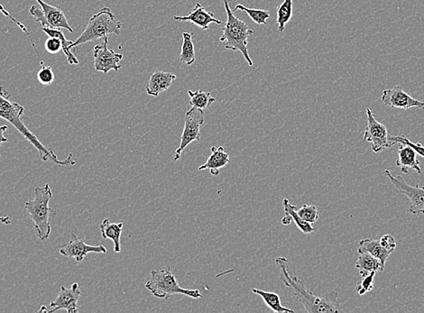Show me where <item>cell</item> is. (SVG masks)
Segmentation results:
<instances>
[{
  "mask_svg": "<svg viewBox=\"0 0 424 313\" xmlns=\"http://www.w3.org/2000/svg\"><path fill=\"white\" fill-rule=\"evenodd\" d=\"M283 205L284 213H286V215L291 217L293 222H295L299 230L303 231L304 234H312V232L316 230V228L312 227V224L304 222V220L298 215L297 207L291 204V202H289L288 199H284Z\"/></svg>",
  "mask_w": 424,
  "mask_h": 313,
  "instance_id": "cell-24",
  "label": "cell"
},
{
  "mask_svg": "<svg viewBox=\"0 0 424 313\" xmlns=\"http://www.w3.org/2000/svg\"><path fill=\"white\" fill-rule=\"evenodd\" d=\"M380 245L388 250L393 252L396 250V242L392 235L385 234L379 239Z\"/></svg>",
  "mask_w": 424,
  "mask_h": 313,
  "instance_id": "cell-34",
  "label": "cell"
},
{
  "mask_svg": "<svg viewBox=\"0 0 424 313\" xmlns=\"http://www.w3.org/2000/svg\"><path fill=\"white\" fill-rule=\"evenodd\" d=\"M293 222V219L291 218V217H290L289 215H286L284 217L283 219H282V223H283L284 225H289L291 224V222Z\"/></svg>",
  "mask_w": 424,
  "mask_h": 313,
  "instance_id": "cell-36",
  "label": "cell"
},
{
  "mask_svg": "<svg viewBox=\"0 0 424 313\" xmlns=\"http://www.w3.org/2000/svg\"><path fill=\"white\" fill-rule=\"evenodd\" d=\"M204 120V110L193 107V108L186 112L184 131H182L181 136V143H180L178 149L174 153V163H176L181 158L182 153L184 152V150L189 144L194 141L200 142L202 140L200 129H202Z\"/></svg>",
  "mask_w": 424,
  "mask_h": 313,
  "instance_id": "cell-7",
  "label": "cell"
},
{
  "mask_svg": "<svg viewBox=\"0 0 424 313\" xmlns=\"http://www.w3.org/2000/svg\"><path fill=\"white\" fill-rule=\"evenodd\" d=\"M59 252L63 256L81 263L89 253L106 254L107 248L104 246L86 244L83 239H78L76 235L72 234V239L67 244L61 246Z\"/></svg>",
  "mask_w": 424,
  "mask_h": 313,
  "instance_id": "cell-13",
  "label": "cell"
},
{
  "mask_svg": "<svg viewBox=\"0 0 424 313\" xmlns=\"http://www.w3.org/2000/svg\"><path fill=\"white\" fill-rule=\"evenodd\" d=\"M374 275L376 272H370V274L363 277L362 280L357 285L356 291L359 295H364L370 292L374 285Z\"/></svg>",
  "mask_w": 424,
  "mask_h": 313,
  "instance_id": "cell-30",
  "label": "cell"
},
{
  "mask_svg": "<svg viewBox=\"0 0 424 313\" xmlns=\"http://www.w3.org/2000/svg\"><path fill=\"white\" fill-rule=\"evenodd\" d=\"M173 19L176 21H190L197 27L202 28L203 31L209 30L211 23L220 25H224V23L215 17L213 13L208 12L200 3H197L195 7L189 13L188 16H174Z\"/></svg>",
  "mask_w": 424,
  "mask_h": 313,
  "instance_id": "cell-15",
  "label": "cell"
},
{
  "mask_svg": "<svg viewBox=\"0 0 424 313\" xmlns=\"http://www.w3.org/2000/svg\"><path fill=\"white\" fill-rule=\"evenodd\" d=\"M277 17L278 32L282 33V32L284 31L287 23L291 20L293 17V0H284L283 3L278 6Z\"/></svg>",
  "mask_w": 424,
  "mask_h": 313,
  "instance_id": "cell-27",
  "label": "cell"
},
{
  "mask_svg": "<svg viewBox=\"0 0 424 313\" xmlns=\"http://www.w3.org/2000/svg\"><path fill=\"white\" fill-rule=\"evenodd\" d=\"M53 191L50 185L37 187L34 189V198L25 202V208L34 223L37 237L42 241H45L50 237L52 228L50 219L57 216L58 211L49 206Z\"/></svg>",
  "mask_w": 424,
  "mask_h": 313,
  "instance_id": "cell-3",
  "label": "cell"
},
{
  "mask_svg": "<svg viewBox=\"0 0 424 313\" xmlns=\"http://www.w3.org/2000/svg\"><path fill=\"white\" fill-rule=\"evenodd\" d=\"M8 129V126H6V125L0 126V147H1V144L3 143H6V142H8V138H6L4 135L6 131H7ZM0 158H1V155H0Z\"/></svg>",
  "mask_w": 424,
  "mask_h": 313,
  "instance_id": "cell-35",
  "label": "cell"
},
{
  "mask_svg": "<svg viewBox=\"0 0 424 313\" xmlns=\"http://www.w3.org/2000/svg\"><path fill=\"white\" fill-rule=\"evenodd\" d=\"M226 14V22L222 25L223 34L220 41L224 42V47L232 51H240L249 66H253V61L248 54V37L253 34L252 29L249 28L242 20L235 17L233 10H231L229 2L231 0H222Z\"/></svg>",
  "mask_w": 424,
  "mask_h": 313,
  "instance_id": "cell-4",
  "label": "cell"
},
{
  "mask_svg": "<svg viewBox=\"0 0 424 313\" xmlns=\"http://www.w3.org/2000/svg\"><path fill=\"white\" fill-rule=\"evenodd\" d=\"M381 101L385 105L394 109L408 110L417 108L424 110V100H418L412 97L399 85L385 89L382 94Z\"/></svg>",
  "mask_w": 424,
  "mask_h": 313,
  "instance_id": "cell-12",
  "label": "cell"
},
{
  "mask_svg": "<svg viewBox=\"0 0 424 313\" xmlns=\"http://www.w3.org/2000/svg\"><path fill=\"white\" fill-rule=\"evenodd\" d=\"M100 230L103 239H112L114 243L115 253H120V237L123 230V223H112L109 219H105L100 225Z\"/></svg>",
  "mask_w": 424,
  "mask_h": 313,
  "instance_id": "cell-20",
  "label": "cell"
},
{
  "mask_svg": "<svg viewBox=\"0 0 424 313\" xmlns=\"http://www.w3.org/2000/svg\"><path fill=\"white\" fill-rule=\"evenodd\" d=\"M359 255V259L356 263V268L358 269L362 277L370 274V272L385 270L381 262L376 257L371 256L370 254L362 253Z\"/></svg>",
  "mask_w": 424,
  "mask_h": 313,
  "instance_id": "cell-22",
  "label": "cell"
},
{
  "mask_svg": "<svg viewBox=\"0 0 424 313\" xmlns=\"http://www.w3.org/2000/svg\"><path fill=\"white\" fill-rule=\"evenodd\" d=\"M298 215L310 224H315L319 219L318 208L313 205H304L297 210Z\"/></svg>",
  "mask_w": 424,
  "mask_h": 313,
  "instance_id": "cell-29",
  "label": "cell"
},
{
  "mask_svg": "<svg viewBox=\"0 0 424 313\" xmlns=\"http://www.w3.org/2000/svg\"><path fill=\"white\" fill-rule=\"evenodd\" d=\"M252 292L255 294L260 295L267 307L275 313H295L291 309L286 308L282 305L281 298L277 294L273 292H266L259 289H252Z\"/></svg>",
  "mask_w": 424,
  "mask_h": 313,
  "instance_id": "cell-23",
  "label": "cell"
},
{
  "mask_svg": "<svg viewBox=\"0 0 424 313\" xmlns=\"http://www.w3.org/2000/svg\"><path fill=\"white\" fill-rule=\"evenodd\" d=\"M359 254L368 253L381 262L385 268V262L393 252L388 250L380 245L379 240L365 239L360 240L358 246Z\"/></svg>",
  "mask_w": 424,
  "mask_h": 313,
  "instance_id": "cell-19",
  "label": "cell"
},
{
  "mask_svg": "<svg viewBox=\"0 0 424 313\" xmlns=\"http://www.w3.org/2000/svg\"><path fill=\"white\" fill-rule=\"evenodd\" d=\"M45 48L49 54H57L62 50V43H61L60 40L56 39V37L49 36L48 39L46 40L45 43Z\"/></svg>",
  "mask_w": 424,
  "mask_h": 313,
  "instance_id": "cell-33",
  "label": "cell"
},
{
  "mask_svg": "<svg viewBox=\"0 0 424 313\" xmlns=\"http://www.w3.org/2000/svg\"><path fill=\"white\" fill-rule=\"evenodd\" d=\"M367 121L363 139L371 144L372 150L374 153L390 149L397 144L396 141L392 140L385 125L377 120L376 115L370 109H367Z\"/></svg>",
  "mask_w": 424,
  "mask_h": 313,
  "instance_id": "cell-9",
  "label": "cell"
},
{
  "mask_svg": "<svg viewBox=\"0 0 424 313\" xmlns=\"http://www.w3.org/2000/svg\"><path fill=\"white\" fill-rule=\"evenodd\" d=\"M398 159L396 165L400 167L403 173H408L409 170L416 171L418 173H422L420 162L417 158V153L408 144H401L397 150Z\"/></svg>",
  "mask_w": 424,
  "mask_h": 313,
  "instance_id": "cell-17",
  "label": "cell"
},
{
  "mask_svg": "<svg viewBox=\"0 0 424 313\" xmlns=\"http://www.w3.org/2000/svg\"><path fill=\"white\" fill-rule=\"evenodd\" d=\"M176 79V75L172 72L156 71L151 74L147 85V94L152 97H158L162 91H167Z\"/></svg>",
  "mask_w": 424,
  "mask_h": 313,
  "instance_id": "cell-16",
  "label": "cell"
},
{
  "mask_svg": "<svg viewBox=\"0 0 424 313\" xmlns=\"http://www.w3.org/2000/svg\"><path fill=\"white\" fill-rule=\"evenodd\" d=\"M384 175L390 180L399 193L405 195L410 202L411 205L408 208L409 213L412 215L424 214V186H420L418 184L415 186H411L405 182L403 176L394 175L389 170H385Z\"/></svg>",
  "mask_w": 424,
  "mask_h": 313,
  "instance_id": "cell-10",
  "label": "cell"
},
{
  "mask_svg": "<svg viewBox=\"0 0 424 313\" xmlns=\"http://www.w3.org/2000/svg\"><path fill=\"white\" fill-rule=\"evenodd\" d=\"M188 94L190 96V105L202 110L210 108L211 104L216 101V98L212 97L210 92L202 91L200 89L196 91H188Z\"/></svg>",
  "mask_w": 424,
  "mask_h": 313,
  "instance_id": "cell-26",
  "label": "cell"
},
{
  "mask_svg": "<svg viewBox=\"0 0 424 313\" xmlns=\"http://www.w3.org/2000/svg\"><path fill=\"white\" fill-rule=\"evenodd\" d=\"M37 79L43 85H51L54 80V74L53 69L45 65H42V67L37 72Z\"/></svg>",
  "mask_w": 424,
  "mask_h": 313,
  "instance_id": "cell-31",
  "label": "cell"
},
{
  "mask_svg": "<svg viewBox=\"0 0 424 313\" xmlns=\"http://www.w3.org/2000/svg\"><path fill=\"white\" fill-rule=\"evenodd\" d=\"M237 11H243V12L248 14V16L251 17L253 21L257 23V25H266V20L271 17V14H270L268 11L255 10V8H248L241 4H237L236 7H235L234 12H237Z\"/></svg>",
  "mask_w": 424,
  "mask_h": 313,
  "instance_id": "cell-28",
  "label": "cell"
},
{
  "mask_svg": "<svg viewBox=\"0 0 424 313\" xmlns=\"http://www.w3.org/2000/svg\"><path fill=\"white\" fill-rule=\"evenodd\" d=\"M8 91L4 87L0 86V118L7 120L32 144L39 151L41 160L47 162L51 160L59 166H72L75 164V161L72 160L74 155L70 153L65 160H59L53 150L48 149L41 143L36 136L30 131L25 126L23 120V115L25 114L24 107L17 102H11L8 97Z\"/></svg>",
  "mask_w": 424,
  "mask_h": 313,
  "instance_id": "cell-2",
  "label": "cell"
},
{
  "mask_svg": "<svg viewBox=\"0 0 424 313\" xmlns=\"http://www.w3.org/2000/svg\"><path fill=\"white\" fill-rule=\"evenodd\" d=\"M103 45H97L93 50L94 56V68L97 72H107L114 69L118 72L121 68L120 61L123 59V54L115 53L114 50L109 49V39H104Z\"/></svg>",
  "mask_w": 424,
  "mask_h": 313,
  "instance_id": "cell-11",
  "label": "cell"
},
{
  "mask_svg": "<svg viewBox=\"0 0 424 313\" xmlns=\"http://www.w3.org/2000/svg\"><path fill=\"white\" fill-rule=\"evenodd\" d=\"M193 33L184 32L182 34V42L181 55H180V61L187 65H191L195 62V49H194V43L193 41Z\"/></svg>",
  "mask_w": 424,
  "mask_h": 313,
  "instance_id": "cell-25",
  "label": "cell"
},
{
  "mask_svg": "<svg viewBox=\"0 0 424 313\" xmlns=\"http://www.w3.org/2000/svg\"><path fill=\"white\" fill-rule=\"evenodd\" d=\"M275 263L280 269V278L284 285L288 287L293 297L299 303L303 304L305 312L309 313L342 312L341 305L338 303L339 294L330 292L325 296H318L306 288L304 283L298 279L297 277H291L286 257H280L275 259Z\"/></svg>",
  "mask_w": 424,
  "mask_h": 313,
  "instance_id": "cell-1",
  "label": "cell"
},
{
  "mask_svg": "<svg viewBox=\"0 0 424 313\" xmlns=\"http://www.w3.org/2000/svg\"><path fill=\"white\" fill-rule=\"evenodd\" d=\"M43 33L47 34L50 37H56L62 43V50L66 55L67 62L70 65H79V60L72 53L71 49L74 47V42L69 41L63 34L62 30L58 28H43Z\"/></svg>",
  "mask_w": 424,
  "mask_h": 313,
  "instance_id": "cell-21",
  "label": "cell"
},
{
  "mask_svg": "<svg viewBox=\"0 0 424 313\" xmlns=\"http://www.w3.org/2000/svg\"><path fill=\"white\" fill-rule=\"evenodd\" d=\"M81 295V287L77 283H72L71 288H66L65 286L61 287V291L56 299L50 303V307L53 309L48 310L47 312H54L60 310H65L68 313L79 312L78 301Z\"/></svg>",
  "mask_w": 424,
  "mask_h": 313,
  "instance_id": "cell-14",
  "label": "cell"
},
{
  "mask_svg": "<svg viewBox=\"0 0 424 313\" xmlns=\"http://www.w3.org/2000/svg\"><path fill=\"white\" fill-rule=\"evenodd\" d=\"M211 152L210 158L204 164L200 165L199 170H210L212 175L218 176L220 175V169L226 166L231 162V159L223 147H212Z\"/></svg>",
  "mask_w": 424,
  "mask_h": 313,
  "instance_id": "cell-18",
  "label": "cell"
},
{
  "mask_svg": "<svg viewBox=\"0 0 424 313\" xmlns=\"http://www.w3.org/2000/svg\"><path fill=\"white\" fill-rule=\"evenodd\" d=\"M36 2L41 6V8L32 6L29 12L36 19V22L41 23L43 28H63L71 33L74 32V28L70 25L62 8L49 5L43 0H36Z\"/></svg>",
  "mask_w": 424,
  "mask_h": 313,
  "instance_id": "cell-8",
  "label": "cell"
},
{
  "mask_svg": "<svg viewBox=\"0 0 424 313\" xmlns=\"http://www.w3.org/2000/svg\"><path fill=\"white\" fill-rule=\"evenodd\" d=\"M146 288L159 299L167 300L176 294L185 295L193 299H200L203 297L199 290L185 289L180 286L169 266L151 271L150 279L146 283Z\"/></svg>",
  "mask_w": 424,
  "mask_h": 313,
  "instance_id": "cell-5",
  "label": "cell"
},
{
  "mask_svg": "<svg viewBox=\"0 0 424 313\" xmlns=\"http://www.w3.org/2000/svg\"><path fill=\"white\" fill-rule=\"evenodd\" d=\"M122 24L116 19L115 14L109 8H103L97 14H93L88 25L79 39L74 42V47L89 42L104 39L110 34H120Z\"/></svg>",
  "mask_w": 424,
  "mask_h": 313,
  "instance_id": "cell-6",
  "label": "cell"
},
{
  "mask_svg": "<svg viewBox=\"0 0 424 313\" xmlns=\"http://www.w3.org/2000/svg\"><path fill=\"white\" fill-rule=\"evenodd\" d=\"M392 140L396 141V143H400L403 144H408L410 146L412 149H414L415 152L417 153V155L422 156L424 158V147L423 144L420 143H414L411 140H409L408 138H406L405 136H390Z\"/></svg>",
  "mask_w": 424,
  "mask_h": 313,
  "instance_id": "cell-32",
  "label": "cell"
}]
</instances>
